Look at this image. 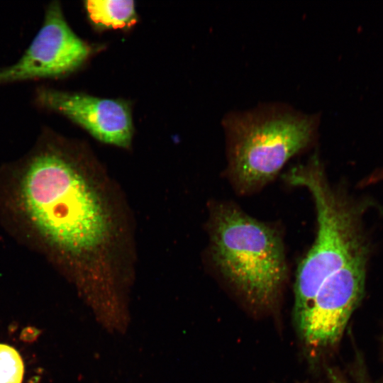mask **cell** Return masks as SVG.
Masks as SVG:
<instances>
[{
  "label": "cell",
  "instance_id": "1",
  "mask_svg": "<svg viewBox=\"0 0 383 383\" xmlns=\"http://www.w3.org/2000/svg\"><path fill=\"white\" fill-rule=\"evenodd\" d=\"M59 137L44 128L28 158L21 184L23 207L52 244L73 253L104 240L109 221L97 193L62 150Z\"/></svg>",
  "mask_w": 383,
  "mask_h": 383
},
{
  "label": "cell",
  "instance_id": "2",
  "mask_svg": "<svg viewBox=\"0 0 383 383\" xmlns=\"http://www.w3.org/2000/svg\"><path fill=\"white\" fill-rule=\"evenodd\" d=\"M318 122L317 113L277 103L227 113L226 171L235 192L248 196L273 181L290 159L312 147Z\"/></svg>",
  "mask_w": 383,
  "mask_h": 383
},
{
  "label": "cell",
  "instance_id": "3",
  "mask_svg": "<svg viewBox=\"0 0 383 383\" xmlns=\"http://www.w3.org/2000/svg\"><path fill=\"white\" fill-rule=\"evenodd\" d=\"M210 233L211 258L223 280L252 308H272L288 276L278 228L224 201L213 209Z\"/></svg>",
  "mask_w": 383,
  "mask_h": 383
},
{
  "label": "cell",
  "instance_id": "4",
  "mask_svg": "<svg viewBox=\"0 0 383 383\" xmlns=\"http://www.w3.org/2000/svg\"><path fill=\"white\" fill-rule=\"evenodd\" d=\"M288 184L308 191L313 201L316 233L299 262L294 286V317L309 305L323 282L367 251L358 224L356 208L329 183L317 154L284 174Z\"/></svg>",
  "mask_w": 383,
  "mask_h": 383
},
{
  "label": "cell",
  "instance_id": "5",
  "mask_svg": "<svg viewBox=\"0 0 383 383\" xmlns=\"http://www.w3.org/2000/svg\"><path fill=\"white\" fill-rule=\"evenodd\" d=\"M367 252L328 277L306 308L294 317L298 334L311 359L319 358L338 345L361 301Z\"/></svg>",
  "mask_w": 383,
  "mask_h": 383
},
{
  "label": "cell",
  "instance_id": "6",
  "mask_svg": "<svg viewBox=\"0 0 383 383\" xmlns=\"http://www.w3.org/2000/svg\"><path fill=\"white\" fill-rule=\"evenodd\" d=\"M89 46L71 29L58 1L46 6L41 27L22 56L0 67V86L69 74L87 59Z\"/></svg>",
  "mask_w": 383,
  "mask_h": 383
},
{
  "label": "cell",
  "instance_id": "7",
  "mask_svg": "<svg viewBox=\"0 0 383 383\" xmlns=\"http://www.w3.org/2000/svg\"><path fill=\"white\" fill-rule=\"evenodd\" d=\"M33 101L38 108L65 116L100 141L121 147L131 143L132 117L123 102L45 86L35 89Z\"/></svg>",
  "mask_w": 383,
  "mask_h": 383
},
{
  "label": "cell",
  "instance_id": "8",
  "mask_svg": "<svg viewBox=\"0 0 383 383\" xmlns=\"http://www.w3.org/2000/svg\"><path fill=\"white\" fill-rule=\"evenodd\" d=\"M85 7L91 21L102 28H121L135 21L133 1L89 0Z\"/></svg>",
  "mask_w": 383,
  "mask_h": 383
},
{
  "label": "cell",
  "instance_id": "9",
  "mask_svg": "<svg viewBox=\"0 0 383 383\" xmlns=\"http://www.w3.org/2000/svg\"><path fill=\"white\" fill-rule=\"evenodd\" d=\"M23 363L13 348L0 344V383H21Z\"/></svg>",
  "mask_w": 383,
  "mask_h": 383
},
{
  "label": "cell",
  "instance_id": "10",
  "mask_svg": "<svg viewBox=\"0 0 383 383\" xmlns=\"http://www.w3.org/2000/svg\"><path fill=\"white\" fill-rule=\"evenodd\" d=\"M328 376V383H371L363 363L357 361L352 370V379H348L347 377L334 370H329Z\"/></svg>",
  "mask_w": 383,
  "mask_h": 383
}]
</instances>
